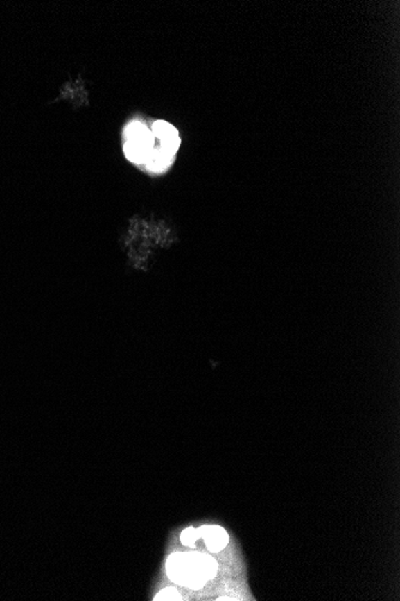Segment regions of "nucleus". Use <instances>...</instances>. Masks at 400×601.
Masks as SVG:
<instances>
[{
  "label": "nucleus",
  "mask_w": 400,
  "mask_h": 601,
  "mask_svg": "<svg viewBox=\"0 0 400 601\" xmlns=\"http://www.w3.org/2000/svg\"><path fill=\"white\" fill-rule=\"evenodd\" d=\"M198 539H202L199 528L198 530H195L193 527H189V528L182 532V534H181V543H182V545H185V546H189V548H193L194 545H195V541Z\"/></svg>",
  "instance_id": "obj_4"
},
{
  "label": "nucleus",
  "mask_w": 400,
  "mask_h": 601,
  "mask_svg": "<svg viewBox=\"0 0 400 601\" xmlns=\"http://www.w3.org/2000/svg\"><path fill=\"white\" fill-rule=\"evenodd\" d=\"M167 574L175 584L192 589H200L209 579L215 577V558L198 552H176L167 561Z\"/></svg>",
  "instance_id": "obj_2"
},
{
  "label": "nucleus",
  "mask_w": 400,
  "mask_h": 601,
  "mask_svg": "<svg viewBox=\"0 0 400 601\" xmlns=\"http://www.w3.org/2000/svg\"><path fill=\"white\" fill-rule=\"evenodd\" d=\"M181 597L175 588H166L155 597L154 600H180Z\"/></svg>",
  "instance_id": "obj_5"
},
{
  "label": "nucleus",
  "mask_w": 400,
  "mask_h": 601,
  "mask_svg": "<svg viewBox=\"0 0 400 601\" xmlns=\"http://www.w3.org/2000/svg\"><path fill=\"white\" fill-rule=\"evenodd\" d=\"M199 532L211 552H220L228 545L229 535L223 527L202 526L199 528Z\"/></svg>",
  "instance_id": "obj_3"
},
{
  "label": "nucleus",
  "mask_w": 400,
  "mask_h": 601,
  "mask_svg": "<svg viewBox=\"0 0 400 601\" xmlns=\"http://www.w3.org/2000/svg\"><path fill=\"white\" fill-rule=\"evenodd\" d=\"M125 158L153 176H161L172 167L174 161L163 154L153 130L141 120H132L123 128Z\"/></svg>",
  "instance_id": "obj_1"
}]
</instances>
